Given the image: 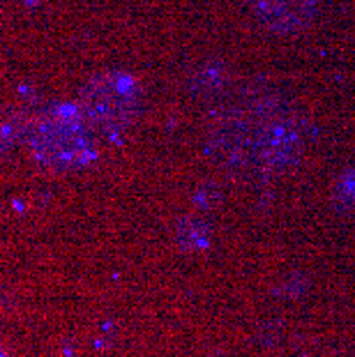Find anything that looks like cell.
<instances>
[{
  "label": "cell",
  "mask_w": 355,
  "mask_h": 357,
  "mask_svg": "<svg viewBox=\"0 0 355 357\" xmlns=\"http://www.w3.org/2000/svg\"><path fill=\"white\" fill-rule=\"evenodd\" d=\"M30 146L44 166L72 171L93 159V129L88 127L79 106L56 104L37 118L30 134Z\"/></svg>",
  "instance_id": "cell-1"
},
{
  "label": "cell",
  "mask_w": 355,
  "mask_h": 357,
  "mask_svg": "<svg viewBox=\"0 0 355 357\" xmlns=\"http://www.w3.org/2000/svg\"><path fill=\"white\" fill-rule=\"evenodd\" d=\"M79 109L93 134L113 139L120 132H125L137 118L141 109V88L130 74H97L83 86Z\"/></svg>",
  "instance_id": "cell-2"
},
{
  "label": "cell",
  "mask_w": 355,
  "mask_h": 357,
  "mask_svg": "<svg viewBox=\"0 0 355 357\" xmlns=\"http://www.w3.org/2000/svg\"><path fill=\"white\" fill-rule=\"evenodd\" d=\"M254 14L277 33H293L309 24L316 0H249Z\"/></svg>",
  "instance_id": "cell-3"
}]
</instances>
